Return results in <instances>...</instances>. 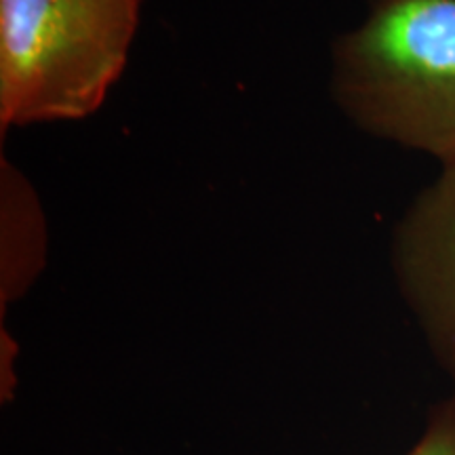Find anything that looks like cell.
I'll use <instances>...</instances> for the list:
<instances>
[{
    "instance_id": "1",
    "label": "cell",
    "mask_w": 455,
    "mask_h": 455,
    "mask_svg": "<svg viewBox=\"0 0 455 455\" xmlns=\"http://www.w3.org/2000/svg\"><path fill=\"white\" fill-rule=\"evenodd\" d=\"M329 93L375 140L455 158V0H373L329 55Z\"/></svg>"
},
{
    "instance_id": "2",
    "label": "cell",
    "mask_w": 455,
    "mask_h": 455,
    "mask_svg": "<svg viewBox=\"0 0 455 455\" xmlns=\"http://www.w3.org/2000/svg\"><path fill=\"white\" fill-rule=\"evenodd\" d=\"M144 0H0V129L91 116L129 61Z\"/></svg>"
},
{
    "instance_id": "3",
    "label": "cell",
    "mask_w": 455,
    "mask_h": 455,
    "mask_svg": "<svg viewBox=\"0 0 455 455\" xmlns=\"http://www.w3.org/2000/svg\"><path fill=\"white\" fill-rule=\"evenodd\" d=\"M395 284L455 390V158L419 190L390 238Z\"/></svg>"
},
{
    "instance_id": "4",
    "label": "cell",
    "mask_w": 455,
    "mask_h": 455,
    "mask_svg": "<svg viewBox=\"0 0 455 455\" xmlns=\"http://www.w3.org/2000/svg\"><path fill=\"white\" fill-rule=\"evenodd\" d=\"M47 218L36 188L17 164L0 158V321L30 293L47 266Z\"/></svg>"
},
{
    "instance_id": "5",
    "label": "cell",
    "mask_w": 455,
    "mask_h": 455,
    "mask_svg": "<svg viewBox=\"0 0 455 455\" xmlns=\"http://www.w3.org/2000/svg\"><path fill=\"white\" fill-rule=\"evenodd\" d=\"M407 455H455V390L432 409L422 436Z\"/></svg>"
},
{
    "instance_id": "6",
    "label": "cell",
    "mask_w": 455,
    "mask_h": 455,
    "mask_svg": "<svg viewBox=\"0 0 455 455\" xmlns=\"http://www.w3.org/2000/svg\"><path fill=\"white\" fill-rule=\"evenodd\" d=\"M17 356L20 344L7 329V321H0V403L9 405L17 390Z\"/></svg>"
}]
</instances>
